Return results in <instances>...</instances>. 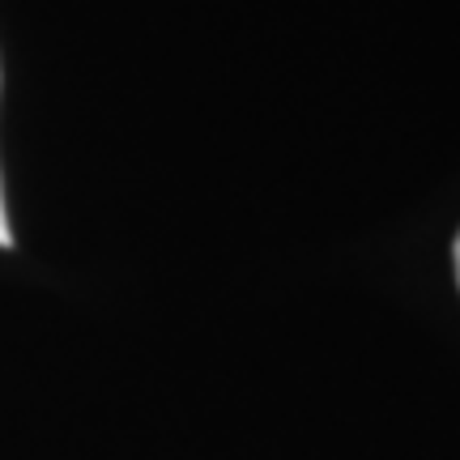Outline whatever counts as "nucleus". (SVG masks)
<instances>
[{
  "instance_id": "2",
  "label": "nucleus",
  "mask_w": 460,
  "mask_h": 460,
  "mask_svg": "<svg viewBox=\"0 0 460 460\" xmlns=\"http://www.w3.org/2000/svg\"><path fill=\"white\" fill-rule=\"evenodd\" d=\"M452 261H456V281H460V234H456V247H452Z\"/></svg>"
},
{
  "instance_id": "1",
  "label": "nucleus",
  "mask_w": 460,
  "mask_h": 460,
  "mask_svg": "<svg viewBox=\"0 0 460 460\" xmlns=\"http://www.w3.org/2000/svg\"><path fill=\"white\" fill-rule=\"evenodd\" d=\"M0 247H13V226H9V209H4V183H0Z\"/></svg>"
}]
</instances>
